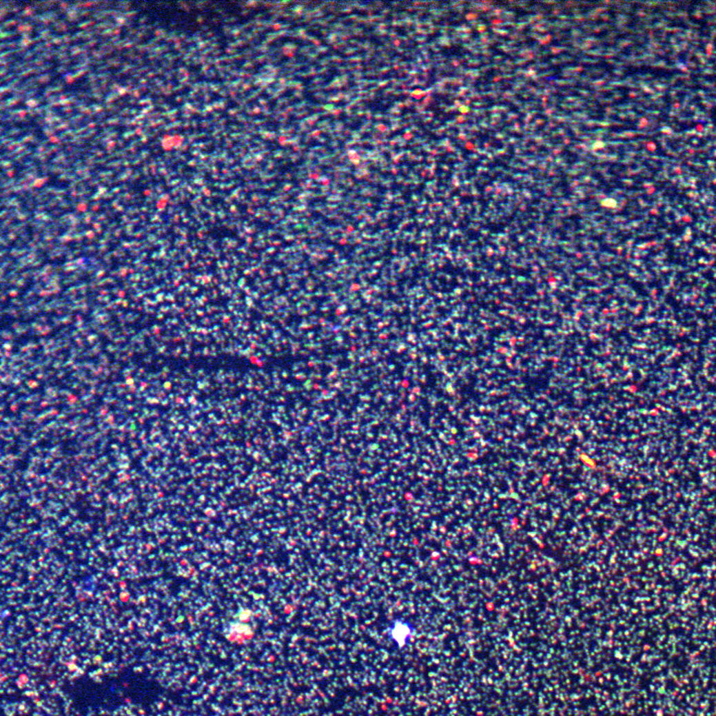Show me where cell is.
<instances>
[{
	"mask_svg": "<svg viewBox=\"0 0 716 716\" xmlns=\"http://www.w3.org/2000/svg\"><path fill=\"white\" fill-rule=\"evenodd\" d=\"M411 636V628L405 622H396L392 627V637L398 643V645L404 646L408 637Z\"/></svg>",
	"mask_w": 716,
	"mask_h": 716,
	"instance_id": "1",
	"label": "cell"
}]
</instances>
